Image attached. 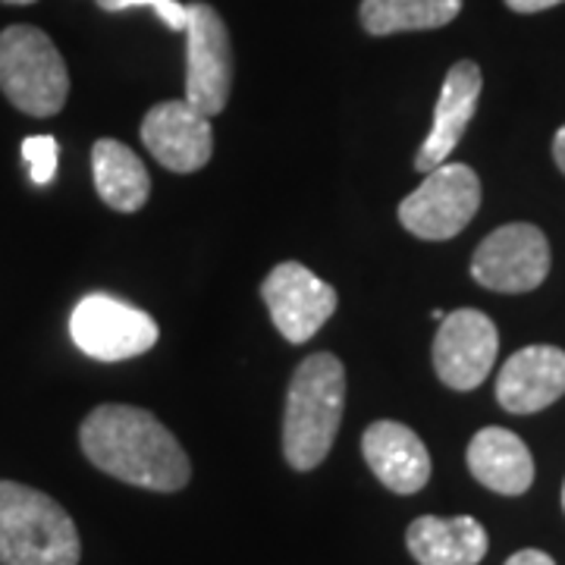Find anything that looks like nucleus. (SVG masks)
<instances>
[{
	"mask_svg": "<svg viewBox=\"0 0 565 565\" xmlns=\"http://www.w3.org/2000/svg\"><path fill=\"white\" fill-rule=\"evenodd\" d=\"M505 3L515 13H541V10H550V7L563 3V0H505Z\"/></svg>",
	"mask_w": 565,
	"mask_h": 565,
	"instance_id": "obj_22",
	"label": "nucleus"
},
{
	"mask_svg": "<svg viewBox=\"0 0 565 565\" xmlns=\"http://www.w3.org/2000/svg\"><path fill=\"white\" fill-rule=\"evenodd\" d=\"M481 207V180L465 163H440L399 204L403 226L427 243H446L459 236Z\"/></svg>",
	"mask_w": 565,
	"mask_h": 565,
	"instance_id": "obj_5",
	"label": "nucleus"
},
{
	"mask_svg": "<svg viewBox=\"0 0 565 565\" xmlns=\"http://www.w3.org/2000/svg\"><path fill=\"white\" fill-rule=\"evenodd\" d=\"M462 0H362V25L371 35L440 29L459 17Z\"/></svg>",
	"mask_w": 565,
	"mask_h": 565,
	"instance_id": "obj_18",
	"label": "nucleus"
},
{
	"mask_svg": "<svg viewBox=\"0 0 565 565\" xmlns=\"http://www.w3.org/2000/svg\"><path fill=\"white\" fill-rule=\"evenodd\" d=\"M70 512L35 487L0 481V565H79Z\"/></svg>",
	"mask_w": 565,
	"mask_h": 565,
	"instance_id": "obj_3",
	"label": "nucleus"
},
{
	"mask_svg": "<svg viewBox=\"0 0 565 565\" xmlns=\"http://www.w3.org/2000/svg\"><path fill=\"white\" fill-rule=\"evenodd\" d=\"M262 296L282 340L296 345L308 343L337 311V289L299 262L277 264L262 282Z\"/></svg>",
	"mask_w": 565,
	"mask_h": 565,
	"instance_id": "obj_9",
	"label": "nucleus"
},
{
	"mask_svg": "<svg viewBox=\"0 0 565 565\" xmlns=\"http://www.w3.org/2000/svg\"><path fill=\"white\" fill-rule=\"evenodd\" d=\"M0 92L29 117H54L70 98V73L61 51L35 25L0 32Z\"/></svg>",
	"mask_w": 565,
	"mask_h": 565,
	"instance_id": "obj_4",
	"label": "nucleus"
},
{
	"mask_svg": "<svg viewBox=\"0 0 565 565\" xmlns=\"http://www.w3.org/2000/svg\"><path fill=\"white\" fill-rule=\"evenodd\" d=\"M95 189L102 202L120 214H136L151 195V177L139 154L117 139H98L92 148Z\"/></svg>",
	"mask_w": 565,
	"mask_h": 565,
	"instance_id": "obj_17",
	"label": "nucleus"
},
{
	"mask_svg": "<svg viewBox=\"0 0 565 565\" xmlns=\"http://www.w3.org/2000/svg\"><path fill=\"white\" fill-rule=\"evenodd\" d=\"M550 274V243L534 223H505L478 245L471 277L493 292H531Z\"/></svg>",
	"mask_w": 565,
	"mask_h": 565,
	"instance_id": "obj_8",
	"label": "nucleus"
},
{
	"mask_svg": "<svg viewBox=\"0 0 565 565\" xmlns=\"http://www.w3.org/2000/svg\"><path fill=\"white\" fill-rule=\"evenodd\" d=\"M79 444L88 462L122 484L177 493L192 478L180 440L136 405H98L82 422Z\"/></svg>",
	"mask_w": 565,
	"mask_h": 565,
	"instance_id": "obj_1",
	"label": "nucleus"
},
{
	"mask_svg": "<svg viewBox=\"0 0 565 565\" xmlns=\"http://www.w3.org/2000/svg\"><path fill=\"white\" fill-rule=\"evenodd\" d=\"M505 565H556L553 563V556L544 553V550H519L515 556H509Z\"/></svg>",
	"mask_w": 565,
	"mask_h": 565,
	"instance_id": "obj_21",
	"label": "nucleus"
},
{
	"mask_svg": "<svg viewBox=\"0 0 565 565\" xmlns=\"http://www.w3.org/2000/svg\"><path fill=\"white\" fill-rule=\"evenodd\" d=\"M141 141L151 158L173 173H195L214 154L211 117L185 102L154 104L141 120Z\"/></svg>",
	"mask_w": 565,
	"mask_h": 565,
	"instance_id": "obj_11",
	"label": "nucleus"
},
{
	"mask_svg": "<svg viewBox=\"0 0 565 565\" xmlns=\"http://www.w3.org/2000/svg\"><path fill=\"white\" fill-rule=\"evenodd\" d=\"M185 10V104L204 117H217L233 92L230 32L211 3H189Z\"/></svg>",
	"mask_w": 565,
	"mask_h": 565,
	"instance_id": "obj_7",
	"label": "nucleus"
},
{
	"mask_svg": "<svg viewBox=\"0 0 565 565\" xmlns=\"http://www.w3.org/2000/svg\"><path fill=\"white\" fill-rule=\"evenodd\" d=\"M364 462L393 493H418L430 481V452L422 437L399 422H374L362 437Z\"/></svg>",
	"mask_w": 565,
	"mask_h": 565,
	"instance_id": "obj_14",
	"label": "nucleus"
},
{
	"mask_svg": "<svg viewBox=\"0 0 565 565\" xmlns=\"http://www.w3.org/2000/svg\"><path fill=\"white\" fill-rule=\"evenodd\" d=\"M22 158L29 163L32 182L47 185L57 173V139L54 136H29L22 141Z\"/></svg>",
	"mask_w": 565,
	"mask_h": 565,
	"instance_id": "obj_20",
	"label": "nucleus"
},
{
	"mask_svg": "<svg viewBox=\"0 0 565 565\" xmlns=\"http://www.w3.org/2000/svg\"><path fill=\"white\" fill-rule=\"evenodd\" d=\"M565 396V352L556 345H525L500 367L497 399L512 415H534Z\"/></svg>",
	"mask_w": 565,
	"mask_h": 565,
	"instance_id": "obj_12",
	"label": "nucleus"
},
{
	"mask_svg": "<svg viewBox=\"0 0 565 565\" xmlns=\"http://www.w3.org/2000/svg\"><path fill=\"white\" fill-rule=\"evenodd\" d=\"M563 505H565V487H563Z\"/></svg>",
	"mask_w": 565,
	"mask_h": 565,
	"instance_id": "obj_26",
	"label": "nucleus"
},
{
	"mask_svg": "<svg viewBox=\"0 0 565 565\" xmlns=\"http://www.w3.org/2000/svg\"><path fill=\"white\" fill-rule=\"evenodd\" d=\"M481 85H484V76H481L478 63L459 61L446 73L440 98L434 107V126L424 139L422 151L415 154V170L430 173L456 151V145H459L475 110H478Z\"/></svg>",
	"mask_w": 565,
	"mask_h": 565,
	"instance_id": "obj_13",
	"label": "nucleus"
},
{
	"mask_svg": "<svg viewBox=\"0 0 565 565\" xmlns=\"http://www.w3.org/2000/svg\"><path fill=\"white\" fill-rule=\"evenodd\" d=\"M345 367L330 352L308 355L286 393L282 415V456L296 471H311L333 449L343 422Z\"/></svg>",
	"mask_w": 565,
	"mask_h": 565,
	"instance_id": "obj_2",
	"label": "nucleus"
},
{
	"mask_svg": "<svg viewBox=\"0 0 565 565\" xmlns=\"http://www.w3.org/2000/svg\"><path fill=\"white\" fill-rule=\"evenodd\" d=\"M3 3H17V7H25V3H35V0H3Z\"/></svg>",
	"mask_w": 565,
	"mask_h": 565,
	"instance_id": "obj_25",
	"label": "nucleus"
},
{
	"mask_svg": "<svg viewBox=\"0 0 565 565\" xmlns=\"http://www.w3.org/2000/svg\"><path fill=\"white\" fill-rule=\"evenodd\" d=\"M107 13H122V10H151L158 20L173 29V32H185L189 22V10L182 7L180 0H95Z\"/></svg>",
	"mask_w": 565,
	"mask_h": 565,
	"instance_id": "obj_19",
	"label": "nucleus"
},
{
	"mask_svg": "<svg viewBox=\"0 0 565 565\" xmlns=\"http://www.w3.org/2000/svg\"><path fill=\"white\" fill-rule=\"evenodd\" d=\"M405 544L418 565H478L487 556V531L471 515H422L405 531Z\"/></svg>",
	"mask_w": 565,
	"mask_h": 565,
	"instance_id": "obj_16",
	"label": "nucleus"
},
{
	"mask_svg": "<svg viewBox=\"0 0 565 565\" xmlns=\"http://www.w3.org/2000/svg\"><path fill=\"white\" fill-rule=\"evenodd\" d=\"M500 333L497 323L478 308L446 315L434 340V371L449 390H475L497 364Z\"/></svg>",
	"mask_w": 565,
	"mask_h": 565,
	"instance_id": "obj_10",
	"label": "nucleus"
},
{
	"mask_svg": "<svg viewBox=\"0 0 565 565\" xmlns=\"http://www.w3.org/2000/svg\"><path fill=\"white\" fill-rule=\"evenodd\" d=\"M70 337L95 362H126L145 355L161 330L148 311L107 292L85 296L70 315Z\"/></svg>",
	"mask_w": 565,
	"mask_h": 565,
	"instance_id": "obj_6",
	"label": "nucleus"
},
{
	"mask_svg": "<svg viewBox=\"0 0 565 565\" xmlns=\"http://www.w3.org/2000/svg\"><path fill=\"white\" fill-rule=\"evenodd\" d=\"M468 468L478 484L503 497H522L534 484V459L522 437L505 427H484L468 444Z\"/></svg>",
	"mask_w": 565,
	"mask_h": 565,
	"instance_id": "obj_15",
	"label": "nucleus"
},
{
	"mask_svg": "<svg viewBox=\"0 0 565 565\" xmlns=\"http://www.w3.org/2000/svg\"><path fill=\"white\" fill-rule=\"evenodd\" d=\"M430 318H434V321L440 323L446 318V311H440V308H434V311H430Z\"/></svg>",
	"mask_w": 565,
	"mask_h": 565,
	"instance_id": "obj_24",
	"label": "nucleus"
},
{
	"mask_svg": "<svg viewBox=\"0 0 565 565\" xmlns=\"http://www.w3.org/2000/svg\"><path fill=\"white\" fill-rule=\"evenodd\" d=\"M553 158H556L559 170L565 173V126L556 132V139H553Z\"/></svg>",
	"mask_w": 565,
	"mask_h": 565,
	"instance_id": "obj_23",
	"label": "nucleus"
}]
</instances>
